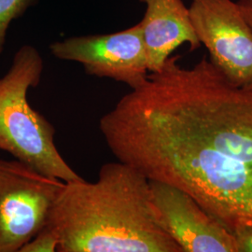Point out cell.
Instances as JSON below:
<instances>
[{
  "instance_id": "cell-1",
  "label": "cell",
  "mask_w": 252,
  "mask_h": 252,
  "mask_svg": "<svg viewBox=\"0 0 252 252\" xmlns=\"http://www.w3.org/2000/svg\"><path fill=\"white\" fill-rule=\"evenodd\" d=\"M170 56L99 121L119 162L184 190L232 233L252 226V82Z\"/></svg>"
},
{
  "instance_id": "cell-2",
  "label": "cell",
  "mask_w": 252,
  "mask_h": 252,
  "mask_svg": "<svg viewBox=\"0 0 252 252\" xmlns=\"http://www.w3.org/2000/svg\"><path fill=\"white\" fill-rule=\"evenodd\" d=\"M46 226L58 252H182L155 211L150 180L119 161L94 182H64Z\"/></svg>"
},
{
  "instance_id": "cell-3",
  "label": "cell",
  "mask_w": 252,
  "mask_h": 252,
  "mask_svg": "<svg viewBox=\"0 0 252 252\" xmlns=\"http://www.w3.org/2000/svg\"><path fill=\"white\" fill-rule=\"evenodd\" d=\"M43 71L42 55L26 44L0 78V150L63 182L81 180L56 147L54 126L29 104L28 92L40 83Z\"/></svg>"
},
{
  "instance_id": "cell-4",
  "label": "cell",
  "mask_w": 252,
  "mask_h": 252,
  "mask_svg": "<svg viewBox=\"0 0 252 252\" xmlns=\"http://www.w3.org/2000/svg\"><path fill=\"white\" fill-rule=\"evenodd\" d=\"M63 180L0 159V252H20L47 224Z\"/></svg>"
},
{
  "instance_id": "cell-5",
  "label": "cell",
  "mask_w": 252,
  "mask_h": 252,
  "mask_svg": "<svg viewBox=\"0 0 252 252\" xmlns=\"http://www.w3.org/2000/svg\"><path fill=\"white\" fill-rule=\"evenodd\" d=\"M189 17L209 61L238 86L252 82V29L233 0H191Z\"/></svg>"
},
{
  "instance_id": "cell-6",
  "label": "cell",
  "mask_w": 252,
  "mask_h": 252,
  "mask_svg": "<svg viewBox=\"0 0 252 252\" xmlns=\"http://www.w3.org/2000/svg\"><path fill=\"white\" fill-rule=\"evenodd\" d=\"M55 58L81 63L85 73L125 83L131 89L149 75L140 27L104 35L71 36L50 45Z\"/></svg>"
},
{
  "instance_id": "cell-7",
  "label": "cell",
  "mask_w": 252,
  "mask_h": 252,
  "mask_svg": "<svg viewBox=\"0 0 252 252\" xmlns=\"http://www.w3.org/2000/svg\"><path fill=\"white\" fill-rule=\"evenodd\" d=\"M153 207L182 252H237L234 235L184 190L150 180Z\"/></svg>"
},
{
  "instance_id": "cell-8",
  "label": "cell",
  "mask_w": 252,
  "mask_h": 252,
  "mask_svg": "<svg viewBox=\"0 0 252 252\" xmlns=\"http://www.w3.org/2000/svg\"><path fill=\"white\" fill-rule=\"evenodd\" d=\"M146 5L138 23L144 42L148 68L156 72L180 46L188 43L190 51L201 46L182 0H139Z\"/></svg>"
},
{
  "instance_id": "cell-9",
  "label": "cell",
  "mask_w": 252,
  "mask_h": 252,
  "mask_svg": "<svg viewBox=\"0 0 252 252\" xmlns=\"http://www.w3.org/2000/svg\"><path fill=\"white\" fill-rule=\"evenodd\" d=\"M37 0H0V54L3 53L10 23L21 17Z\"/></svg>"
},
{
  "instance_id": "cell-10",
  "label": "cell",
  "mask_w": 252,
  "mask_h": 252,
  "mask_svg": "<svg viewBox=\"0 0 252 252\" xmlns=\"http://www.w3.org/2000/svg\"><path fill=\"white\" fill-rule=\"evenodd\" d=\"M58 247L57 236L45 226L21 249L20 252H58Z\"/></svg>"
},
{
  "instance_id": "cell-11",
  "label": "cell",
  "mask_w": 252,
  "mask_h": 252,
  "mask_svg": "<svg viewBox=\"0 0 252 252\" xmlns=\"http://www.w3.org/2000/svg\"><path fill=\"white\" fill-rule=\"evenodd\" d=\"M237 252H252V226L239 227L233 232Z\"/></svg>"
},
{
  "instance_id": "cell-12",
  "label": "cell",
  "mask_w": 252,
  "mask_h": 252,
  "mask_svg": "<svg viewBox=\"0 0 252 252\" xmlns=\"http://www.w3.org/2000/svg\"><path fill=\"white\" fill-rule=\"evenodd\" d=\"M236 3L244 18L252 29V0H238Z\"/></svg>"
}]
</instances>
